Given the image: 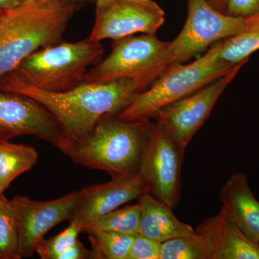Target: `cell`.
<instances>
[{
  "mask_svg": "<svg viewBox=\"0 0 259 259\" xmlns=\"http://www.w3.org/2000/svg\"><path fill=\"white\" fill-rule=\"evenodd\" d=\"M165 13L153 0H96L95 23L90 38L116 40L141 32L155 34Z\"/></svg>",
  "mask_w": 259,
  "mask_h": 259,
  "instance_id": "cell-9",
  "label": "cell"
},
{
  "mask_svg": "<svg viewBox=\"0 0 259 259\" xmlns=\"http://www.w3.org/2000/svg\"><path fill=\"white\" fill-rule=\"evenodd\" d=\"M22 258L18 217L12 201L0 198V259Z\"/></svg>",
  "mask_w": 259,
  "mask_h": 259,
  "instance_id": "cell-22",
  "label": "cell"
},
{
  "mask_svg": "<svg viewBox=\"0 0 259 259\" xmlns=\"http://www.w3.org/2000/svg\"><path fill=\"white\" fill-rule=\"evenodd\" d=\"M83 7L59 0L0 10V78L35 51L58 44Z\"/></svg>",
  "mask_w": 259,
  "mask_h": 259,
  "instance_id": "cell-3",
  "label": "cell"
},
{
  "mask_svg": "<svg viewBox=\"0 0 259 259\" xmlns=\"http://www.w3.org/2000/svg\"><path fill=\"white\" fill-rule=\"evenodd\" d=\"M161 259H214V255L207 238L195 231L163 242Z\"/></svg>",
  "mask_w": 259,
  "mask_h": 259,
  "instance_id": "cell-20",
  "label": "cell"
},
{
  "mask_svg": "<svg viewBox=\"0 0 259 259\" xmlns=\"http://www.w3.org/2000/svg\"><path fill=\"white\" fill-rule=\"evenodd\" d=\"M138 199L141 209L139 234L163 243L195 233L192 226L177 219L172 212L173 208L155 199L149 192L143 194Z\"/></svg>",
  "mask_w": 259,
  "mask_h": 259,
  "instance_id": "cell-16",
  "label": "cell"
},
{
  "mask_svg": "<svg viewBox=\"0 0 259 259\" xmlns=\"http://www.w3.org/2000/svg\"><path fill=\"white\" fill-rule=\"evenodd\" d=\"M78 195V192H71L47 202L32 200L22 195L11 199L18 217L22 258L31 257L45 235L56 225L70 221Z\"/></svg>",
  "mask_w": 259,
  "mask_h": 259,
  "instance_id": "cell-12",
  "label": "cell"
},
{
  "mask_svg": "<svg viewBox=\"0 0 259 259\" xmlns=\"http://www.w3.org/2000/svg\"><path fill=\"white\" fill-rule=\"evenodd\" d=\"M38 161L35 148L0 140V197L22 174L30 171Z\"/></svg>",
  "mask_w": 259,
  "mask_h": 259,
  "instance_id": "cell-17",
  "label": "cell"
},
{
  "mask_svg": "<svg viewBox=\"0 0 259 259\" xmlns=\"http://www.w3.org/2000/svg\"><path fill=\"white\" fill-rule=\"evenodd\" d=\"M246 18L248 26L244 31L221 42L219 56L222 60L239 64L259 50V11Z\"/></svg>",
  "mask_w": 259,
  "mask_h": 259,
  "instance_id": "cell-18",
  "label": "cell"
},
{
  "mask_svg": "<svg viewBox=\"0 0 259 259\" xmlns=\"http://www.w3.org/2000/svg\"><path fill=\"white\" fill-rule=\"evenodd\" d=\"M220 48L221 42H218L207 54L190 64L168 66L148 88L117 115L126 121L151 120L163 107L228 74L236 64L222 60L219 56Z\"/></svg>",
  "mask_w": 259,
  "mask_h": 259,
  "instance_id": "cell-5",
  "label": "cell"
},
{
  "mask_svg": "<svg viewBox=\"0 0 259 259\" xmlns=\"http://www.w3.org/2000/svg\"><path fill=\"white\" fill-rule=\"evenodd\" d=\"M82 232V226L76 221H70V225L64 231L49 239H42L37 245L35 253L42 259H58L59 255L77 241L78 236Z\"/></svg>",
  "mask_w": 259,
  "mask_h": 259,
  "instance_id": "cell-23",
  "label": "cell"
},
{
  "mask_svg": "<svg viewBox=\"0 0 259 259\" xmlns=\"http://www.w3.org/2000/svg\"><path fill=\"white\" fill-rule=\"evenodd\" d=\"M168 42L159 40L156 33L114 40L110 55L89 70L83 82L129 79L144 91L165 70L163 57Z\"/></svg>",
  "mask_w": 259,
  "mask_h": 259,
  "instance_id": "cell-6",
  "label": "cell"
},
{
  "mask_svg": "<svg viewBox=\"0 0 259 259\" xmlns=\"http://www.w3.org/2000/svg\"><path fill=\"white\" fill-rule=\"evenodd\" d=\"M154 122L126 121L117 115L104 116L93 129L61 152L74 163L107 172L112 178L140 174Z\"/></svg>",
  "mask_w": 259,
  "mask_h": 259,
  "instance_id": "cell-2",
  "label": "cell"
},
{
  "mask_svg": "<svg viewBox=\"0 0 259 259\" xmlns=\"http://www.w3.org/2000/svg\"><path fill=\"white\" fill-rule=\"evenodd\" d=\"M161 244L148 237L136 235L128 259H161Z\"/></svg>",
  "mask_w": 259,
  "mask_h": 259,
  "instance_id": "cell-24",
  "label": "cell"
},
{
  "mask_svg": "<svg viewBox=\"0 0 259 259\" xmlns=\"http://www.w3.org/2000/svg\"><path fill=\"white\" fill-rule=\"evenodd\" d=\"M223 207L251 241L259 243V202L244 173L233 174L220 192Z\"/></svg>",
  "mask_w": 259,
  "mask_h": 259,
  "instance_id": "cell-15",
  "label": "cell"
},
{
  "mask_svg": "<svg viewBox=\"0 0 259 259\" xmlns=\"http://www.w3.org/2000/svg\"><path fill=\"white\" fill-rule=\"evenodd\" d=\"M87 233L92 244L93 259H128L134 235L110 231Z\"/></svg>",
  "mask_w": 259,
  "mask_h": 259,
  "instance_id": "cell-21",
  "label": "cell"
},
{
  "mask_svg": "<svg viewBox=\"0 0 259 259\" xmlns=\"http://www.w3.org/2000/svg\"><path fill=\"white\" fill-rule=\"evenodd\" d=\"M0 198H1V197H0Z\"/></svg>",
  "mask_w": 259,
  "mask_h": 259,
  "instance_id": "cell-30",
  "label": "cell"
},
{
  "mask_svg": "<svg viewBox=\"0 0 259 259\" xmlns=\"http://www.w3.org/2000/svg\"><path fill=\"white\" fill-rule=\"evenodd\" d=\"M28 2L30 0H0V10L13 9Z\"/></svg>",
  "mask_w": 259,
  "mask_h": 259,
  "instance_id": "cell-27",
  "label": "cell"
},
{
  "mask_svg": "<svg viewBox=\"0 0 259 259\" xmlns=\"http://www.w3.org/2000/svg\"><path fill=\"white\" fill-rule=\"evenodd\" d=\"M93 258L92 250H88L81 242L76 241L74 244L70 246L59 256L58 259H88Z\"/></svg>",
  "mask_w": 259,
  "mask_h": 259,
  "instance_id": "cell-26",
  "label": "cell"
},
{
  "mask_svg": "<svg viewBox=\"0 0 259 259\" xmlns=\"http://www.w3.org/2000/svg\"><path fill=\"white\" fill-rule=\"evenodd\" d=\"M146 192L147 188L140 175L114 177L106 183L89 186L78 192L77 202L69 221H77L83 229L88 223L139 199Z\"/></svg>",
  "mask_w": 259,
  "mask_h": 259,
  "instance_id": "cell-13",
  "label": "cell"
},
{
  "mask_svg": "<svg viewBox=\"0 0 259 259\" xmlns=\"http://www.w3.org/2000/svg\"><path fill=\"white\" fill-rule=\"evenodd\" d=\"M195 231L207 238L214 259H259V243L245 236L225 207Z\"/></svg>",
  "mask_w": 259,
  "mask_h": 259,
  "instance_id": "cell-14",
  "label": "cell"
},
{
  "mask_svg": "<svg viewBox=\"0 0 259 259\" xmlns=\"http://www.w3.org/2000/svg\"><path fill=\"white\" fill-rule=\"evenodd\" d=\"M185 152L166 126L154 122L139 175L148 192L171 208L180 204Z\"/></svg>",
  "mask_w": 259,
  "mask_h": 259,
  "instance_id": "cell-8",
  "label": "cell"
},
{
  "mask_svg": "<svg viewBox=\"0 0 259 259\" xmlns=\"http://www.w3.org/2000/svg\"><path fill=\"white\" fill-rule=\"evenodd\" d=\"M31 136L61 150L66 144L59 122L49 110L30 96L0 90V140Z\"/></svg>",
  "mask_w": 259,
  "mask_h": 259,
  "instance_id": "cell-10",
  "label": "cell"
},
{
  "mask_svg": "<svg viewBox=\"0 0 259 259\" xmlns=\"http://www.w3.org/2000/svg\"><path fill=\"white\" fill-rule=\"evenodd\" d=\"M248 60L237 64L228 74L192 95L163 107L153 118L166 126L185 151L194 135L208 119L223 91Z\"/></svg>",
  "mask_w": 259,
  "mask_h": 259,
  "instance_id": "cell-11",
  "label": "cell"
},
{
  "mask_svg": "<svg viewBox=\"0 0 259 259\" xmlns=\"http://www.w3.org/2000/svg\"><path fill=\"white\" fill-rule=\"evenodd\" d=\"M103 54L101 42L90 37L62 40L35 51L6 76L44 91L62 93L81 85L89 68L98 64Z\"/></svg>",
  "mask_w": 259,
  "mask_h": 259,
  "instance_id": "cell-4",
  "label": "cell"
},
{
  "mask_svg": "<svg viewBox=\"0 0 259 259\" xmlns=\"http://www.w3.org/2000/svg\"><path fill=\"white\" fill-rule=\"evenodd\" d=\"M141 209L139 204L115 209L94 220L83 227L82 232L110 231L123 234H139Z\"/></svg>",
  "mask_w": 259,
  "mask_h": 259,
  "instance_id": "cell-19",
  "label": "cell"
},
{
  "mask_svg": "<svg viewBox=\"0 0 259 259\" xmlns=\"http://www.w3.org/2000/svg\"><path fill=\"white\" fill-rule=\"evenodd\" d=\"M0 90L23 94L42 103L59 122L66 145L86 136L104 116L118 115L142 93L129 79L105 83L83 82L69 91L51 93L6 75L0 78Z\"/></svg>",
  "mask_w": 259,
  "mask_h": 259,
  "instance_id": "cell-1",
  "label": "cell"
},
{
  "mask_svg": "<svg viewBox=\"0 0 259 259\" xmlns=\"http://www.w3.org/2000/svg\"><path fill=\"white\" fill-rule=\"evenodd\" d=\"M36 1H49V0H30V2ZM59 1H64L67 2V3H74V4L79 5L80 6L83 7H83L86 6V5L95 3V0H59Z\"/></svg>",
  "mask_w": 259,
  "mask_h": 259,
  "instance_id": "cell-29",
  "label": "cell"
},
{
  "mask_svg": "<svg viewBox=\"0 0 259 259\" xmlns=\"http://www.w3.org/2000/svg\"><path fill=\"white\" fill-rule=\"evenodd\" d=\"M213 8L222 13H226L227 8V0H207Z\"/></svg>",
  "mask_w": 259,
  "mask_h": 259,
  "instance_id": "cell-28",
  "label": "cell"
},
{
  "mask_svg": "<svg viewBox=\"0 0 259 259\" xmlns=\"http://www.w3.org/2000/svg\"><path fill=\"white\" fill-rule=\"evenodd\" d=\"M187 18L176 38L168 42L163 66L187 62L215 42L244 31L248 20L213 8L207 0H188Z\"/></svg>",
  "mask_w": 259,
  "mask_h": 259,
  "instance_id": "cell-7",
  "label": "cell"
},
{
  "mask_svg": "<svg viewBox=\"0 0 259 259\" xmlns=\"http://www.w3.org/2000/svg\"><path fill=\"white\" fill-rule=\"evenodd\" d=\"M259 11V0H227L226 14L248 18Z\"/></svg>",
  "mask_w": 259,
  "mask_h": 259,
  "instance_id": "cell-25",
  "label": "cell"
}]
</instances>
